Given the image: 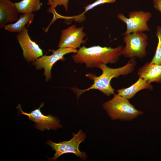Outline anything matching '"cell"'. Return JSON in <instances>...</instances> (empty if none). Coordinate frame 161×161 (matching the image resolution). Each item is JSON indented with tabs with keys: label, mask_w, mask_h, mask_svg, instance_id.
Segmentation results:
<instances>
[{
	"label": "cell",
	"mask_w": 161,
	"mask_h": 161,
	"mask_svg": "<svg viewBox=\"0 0 161 161\" xmlns=\"http://www.w3.org/2000/svg\"><path fill=\"white\" fill-rule=\"evenodd\" d=\"M135 58H131L124 66L117 68H111L106 64H101L98 68L101 69L102 73L97 76L95 74L88 73L86 76L93 80V83L90 87L84 89H80L77 87L71 88L76 95L77 99L84 92L91 89H95L102 92L109 97L114 94L115 90L111 86L110 82L112 79L117 78L122 75H126L131 73L134 69L137 62Z\"/></svg>",
	"instance_id": "1"
},
{
	"label": "cell",
	"mask_w": 161,
	"mask_h": 161,
	"mask_svg": "<svg viewBox=\"0 0 161 161\" xmlns=\"http://www.w3.org/2000/svg\"><path fill=\"white\" fill-rule=\"evenodd\" d=\"M122 45L112 48L99 45L80 47L72 56L75 63L84 64L87 68L97 67L101 64H112L117 63L122 55Z\"/></svg>",
	"instance_id": "2"
},
{
	"label": "cell",
	"mask_w": 161,
	"mask_h": 161,
	"mask_svg": "<svg viewBox=\"0 0 161 161\" xmlns=\"http://www.w3.org/2000/svg\"><path fill=\"white\" fill-rule=\"evenodd\" d=\"M113 95L112 99L102 105L111 120L131 121L143 114V112L136 109L128 100L118 94Z\"/></svg>",
	"instance_id": "3"
},
{
	"label": "cell",
	"mask_w": 161,
	"mask_h": 161,
	"mask_svg": "<svg viewBox=\"0 0 161 161\" xmlns=\"http://www.w3.org/2000/svg\"><path fill=\"white\" fill-rule=\"evenodd\" d=\"M148 36L143 32H135L124 35L125 46L123 47L122 55L128 58L143 59L147 55L146 50L148 45Z\"/></svg>",
	"instance_id": "4"
},
{
	"label": "cell",
	"mask_w": 161,
	"mask_h": 161,
	"mask_svg": "<svg viewBox=\"0 0 161 161\" xmlns=\"http://www.w3.org/2000/svg\"><path fill=\"white\" fill-rule=\"evenodd\" d=\"M72 134L73 138L68 141L56 143L49 140L46 142V144L55 151L54 156L49 158V160L55 161L60 156L68 153H73L83 160L86 159V153L80 151L79 148L80 144L84 141L86 137L85 133L80 130L77 134L73 133Z\"/></svg>",
	"instance_id": "5"
},
{
	"label": "cell",
	"mask_w": 161,
	"mask_h": 161,
	"mask_svg": "<svg viewBox=\"0 0 161 161\" xmlns=\"http://www.w3.org/2000/svg\"><path fill=\"white\" fill-rule=\"evenodd\" d=\"M152 16L149 11L142 10L130 11L128 18L122 13L117 15L118 18L126 25V31L123 34L124 35L133 32L150 31L147 23Z\"/></svg>",
	"instance_id": "6"
},
{
	"label": "cell",
	"mask_w": 161,
	"mask_h": 161,
	"mask_svg": "<svg viewBox=\"0 0 161 161\" xmlns=\"http://www.w3.org/2000/svg\"><path fill=\"white\" fill-rule=\"evenodd\" d=\"M44 105V103H41L38 109L31 111L30 113L23 112L20 104L17 107L21 114L28 116L30 120L35 123V127L40 131H44L45 129L56 130L62 128L63 126L60 124L59 120L57 117L50 114L46 115L41 112L40 109Z\"/></svg>",
	"instance_id": "7"
},
{
	"label": "cell",
	"mask_w": 161,
	"mask_h": 161,
	"mask_svg": "<svg viewBox=\"0 0 161 161\" xmlns=\"http://www.w3.org/2000/svg\"><path fill=\"white\" fill-rule=\"evenodd\" d=\"M78 50L72 48H59L52 50V54L49 55L42 56L33 61V64L38 69H44L46 80L48 81L51 78V71L53 65L58 61L64 59V56L67 54L77 52Z\"/></svg>",
	"instance_id": "8"
},
{
	"label": "cell",
	"mask_w": 161,
	"mask_h": 161,
	"mask_svg": "<svg viewBox=\"0 0 161 161\" xmlns=\"http://www.w3.org/2000/svg\"><path fill=\"white\" fill-rule=\"evenodd\" d=\"M83 26L77 28L73 25L62 30L58 47L76 49L80 48L81 44L86 42L83 39L86 34L83 31Z\"/></svg>",
	"instance_id": "9"
},
{
	"label": "cell",
	"mask_w": 161,
	"mask_h": 161,
	"mask_svg": "<svg viewBox=\"0 0 161 161\" xmlns=\"http://www.w3.org/2000/svg\"><path fill=\"white\" fill-rule=\"evenodd\" d=\"M16 38L22 50L23 56L27 61H34L43 56L42 49L31 40L26 27L17 35Z\"/></svg>",
	"instance_id": "10"
},
{
	"label": "cell",
	"mask_w": 161,
	"mask_h": 161,
	"mask_svg": "<svg viewBox=\"0 0 161 161\" xmlns=\"http://www.w3.org/2000/svg\"><path fill=\"white\" fill-rule=\"evenodd\" d=\"M19 13L15 3L10 0H0V28L7 23L17 21Z\"/></svg>",
	"instance_id": "11"
},
{
	"label": "cell",
	"mask_w": 161,
	"mask_h": 161,
	"mask_svg": "<svg viewBox=\"0 0 161 161\" xmlns=\"http://www.w3.org/2000/svg\"><path fill=\"white\" fill-rule=\"evenodd\" d=\"M137 74L149 83H161V64L145 63L138 70Z\"/></svg>",
	"instance_id": "12"
},
{
	"label": "cell",
	"mask_w": 161,
	"mask_h": 161,
	"mask_svg": "<svg viewBox=\"0 0 161 161\" xmlns=\"http://www.w3.org/2000/svg\"><path fill=\"white\" fill-rule=\"evenodd\" d=\"M153 86L146 81L139 77L138 80L130 86L122 88L116 90L118 94L123 97L129 100L132 98L139 91L145 89L152 90Z\"/></svg>",
	"instance_id": "13"
},
{
	"label": "cell",
	"mask_w": 161,
	"mask_h": 161,
	"mask_svg": "<svg viewBox=\"0 0 161 161\" xmlns=\"http://www.w3.org/2000/svg\"><path fill=\"white\" fill-rule=\"evenodd\" d=\"M35 15L33 13L23 14L19 16L18 19L15 23L5 25L4 28L10 32L21 33L27 24H29L32 21Z\"/></svg>",
	"instance_id": "14"
},
{
	"label": "cell",
	"mask_w": 161,
	"mask_h": 161,
	"mask_svg": "<svg viewBox=\"0 0 161 161\" xmlns=\"http://www.w3.org/2000/svg\"><path fill=\"white\" fill-rule=\"evenodd\" d=\"M14 3L19 13L22 14L37 12L41 6L40 0H22Z\"/></svg>",
	"instance_id": "15"
},
{
	"label": "cell",
	"mask_w": 161,
	"mask_h": 161,
	"mask_svg": "<svg viewBox=\"0 0 161 161\" xmlns=\"http://www.w3.org/2000/svg\"><path fill=\"white\" fill-rule=\"evenodd\" d=\"M156 36L158 39V43L155 54L150 62L156 64H161V26H160L157 27Z\"/></svg>",
	"instance_id": "16"
},
{
	"label": "cell",
	"mask_w": 161,
	"mask_h": 161,
	"mask_svg": "<svg viewBox=\"0 0 161 161\" xmlns=\"http://www.w3.org/2000/svg\"><path fill=\"white\" fill-rule=\"evenodd\" d=\"M116 1V0H97L93 3L88 4L87 6L85 7H84L85 9L83 13L80 15L81 16L83 17L84 16L83 15L85 12L93 9L97 6L105 3H113L115 2Z\"/></svg>",
	"instance_id": "17"
},
{
	"label": "cell",
	"mask_w": 161,
	"mask_h": 161,
	"mask_svg": "<svg viewBox=\"0 0 161 161\" xmlns=\"http://www.w3.org/2000/svg\"><path fill=\"white\" fill-rule=\"evenodd\" d=\"M69 0H48L47 4L50 6L49 7L51 8L55 9L58 6L62 5L64 7L65 10H68V4Z\"/></svg>",
	"instance_id": "18"
},
{
	"label": "cell",
	"mask_w": 161,
	"mask_h": 161,
	"mask_svg": "<svg viewBox=\"0 0 161 161\" xmlns=\"http://www.w3.org/2000/svg\"><path fill=\"white\" fill-rule=\"evenodd\" d=\"M154 9L161 13V0H152Z\"/></svg>",
	"instance_id": "19"
}]
</instances>
